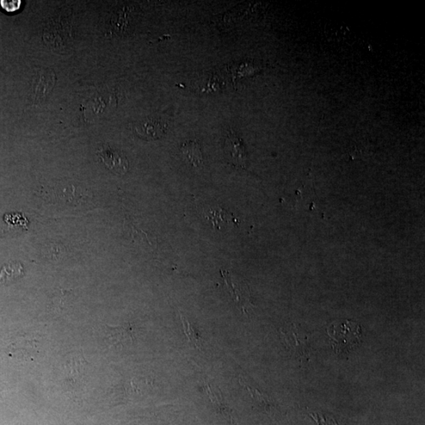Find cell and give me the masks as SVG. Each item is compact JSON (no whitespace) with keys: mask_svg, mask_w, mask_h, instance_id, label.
<instances>
[{"mask_svg":"<svg viewBox=\"0 0 425 425\" xmlns=\"http://www.w3.org/2000/svg\"><path fill=\"white\" fill-rule=\"evenodd\" d=\"M97 155L106 167L116 174L124 175L128 170V161L124 154L104 145L98 151Z\"/></svg>","mask_w":425,"mask_h":425,"instance_id":"obj_1","label":"cell"},{"mask_svg":"<svg viewBox=\"0 0 425 425\" xmlns=\"http://www.w3.org/2000/svg\"><path fill=\"white\" fill-rule=\"evenodd\" d=\"M57 77L51 69L41 70L36 73L33 85L32 98L34 104H41L52 91Z\"/></svg>","mask_w":425,"mask_h":425,"instance_id":"obj_2","label":"cell"},{"mask_svg":"<svg viewBox=\"0 0 425 425\" xmlns=\"http://www.w3.org/2000/svg\"><path fill=\"white\" fill-rule=\"evenodd\" d=\"M168 123L161 118H149L135 125L134 131L147 140H158L168 131Z\"/></svg>","mask_w":425,"mask_h":425,"instance_id":"obj_3","label":"cell"},{"mask_svg":"<svg viewBox=\"0 0 425 425\" xmlns=\"http://www.w3.org/2000/svg\"><path fill=\"white\" fill-rule=\"evenodd\" d=\"M106 334L110 343L125 346L134 342L133 326L131 324L121 326H106Z\"/></svg>","mask_w":425,"mask_h":425,"instance_id":"obj_4","label":"cell"},{"mask_svg":"<svg viewBox=\"0 0 425 425\" xmlns=\"http://www.w3.org/2000/svg\"><path fill=\"white\" fill-rule=\"evenodd\" d=\"M225 147L230 154L232 161L244 167L246 160V153L242 140L237 137V135L234 134L232 131L228 135Z\"/></svg>","mask_w":425,"mask_h":425,"instance_id":"obj_5","label":"cell"},{"mask_svg":"<svg viewBox=\"0 0 425 425\" xmlns=\"http://www.w3.org/2000/svg\"><path fill=\"white\" fill-rule=\"evenodd\" d=\"M181 150L190 165L196 168L201 167L203 164V158L198 142L195 140L187 141L182 144Z\"/></svg>","mask_w":425,"mask_h":425,"instance_id":"obj_6","label":"cell"},{"mask_svg":"<svg viewBox=\"0 0 425 425\" xmlns=\"http://www.w3.org/2000/svg\"><path fill=\"white\" fill-rule=\"evenodd\" d=\"M24 274V270L22 263L10 262L4 264L0 270V283L1 285H9V283L22 278Z\"/></svg>","mask_w":425,"mask_h":425,"instance_id":"obj_7","label":"cell"},{"mask_svg":"<svg viewBox=\"0 0 425 425\" xmlns=\"http://www.w3.org/2000/svg\"><path fill=\"white\" fill-rule=\"evenodd\" d=\"M204 384H205L206 392L207 393V395H208L209 399H211V401L214 405L215 409H216L218 410V412H220L221 415H223L224 416H226L227 417H229L230 420L232 422V417L231 415V410L229 408H228L227 405L224 402L223 397H221V396L218 397L216 395V394H215L212 391L211 386L207 385L206 383V382H204Z\"/></svg>","mask_w":425,"mask_h":425,"instance_id":"obj_8","label":"cell"},{"mask_svg":"<svg viewBox=\"0 0 425 425\" xmlns=\"http://www.w3.org/2000/svg\"><path fill=\"white\" fill-rule=\"evenodd\" d=\"M206 217L209 221H211V223L214 227L218 226V229H221V223H230L232 218V215L224 211L221 208L211 209L207 213H206Z\"/></svg>","mask_w":425,"mask_h":425,"instance_id":"obj_9","label":"cell"},{"mask_svg":"<svg viewBox=\"0 0 425 425\" xmlns=\"http://www.w3.org/2000/svg\"><path fill=\"white\" fill-rule=\"evenodd\" d=\"M239 382L240 385L246 387V389L251 394V397L253 398L258 404L262 406V408L267 410H270L271 408H273V403L270 401V398L268 396L263 395L260 391L250 387L243 380L241 377L239 378Z\"/></svg>","mask_w":425,"mask_h":425,"instance_id":"obj_10","label":"cell"},{"mask_svg":"<svg viewBox=\"0 0 425 425\" xmlns=\"http://www.w3.org/2000/svg\"><path fill=\"white\" fill-rule=\"evenodd\" d=\"M181 321L183 323L184 334H186V336H187L188 341L190 343H192L194 345L195 348H197L198 350H201L202 346V343L200 336L198 334H197V332L193 329V326L191 325L189 322L187 321V320L183 317L181 313Z\"/></svg>","mask_w":425,"mask_h":425,"instance_id":"obj_11","label":"cell"},{"mask_svg":"<svg viewBox=\"0 0 425 425\" xmlns=\"http://www.w3.org/2000/svg\"><path fill=\"white\" fill-rule=\"evenodd\" d=\"M2 8L8 12H14L20 8L21 1H2Z\"/></svg>","mask_w":425,"mask_h":425,"instance_id":"obj_12","label":"cell"}]
</instances>
